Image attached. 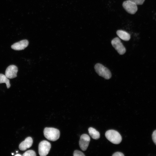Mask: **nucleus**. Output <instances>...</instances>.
Returning <instances> with one entry per match:
<instances>
[{"label":"nucleus","mask_w":156,"mask_h":156,"mask_svg":"<svg viewBox=\"0 0 156 156\" xmlns=\"http://www.w3.org/2000/svg\"><path fill=\"white\" fill-rule=\"evenodd\" d=\"M44 137L48 140L55 141L58 140L60 136L59 130L53 127H45L44 130Z\"/></svg>","instance_id":"obj_1"},{"label":"nucleus","mask_w":156,"mask_h":156,"mask_svg":"<svg viewBox=\"0 0 156 156\" xmlns=\"http://www.w3.org/2000/svg\"><path fill=\"white\" fill-rule=\"evenodd\" d=\"M105 136L109 141L115 144H119L122 140V137L120 134L114 130H109L106 131Z\"/></svg>","instance_id":"obj_2"},{"label":"nucleus","mask_w":156,"mask_h":156,"mask_svg":"<svg viewBox=\"0 0 156 156\" xmlns=\"http://www.w3.org/2000/svg\"><path fill=\"white\" fill-rule=\"evenodd\" d=\"M94 68L96 72L99 76L107 79L111 78L112 74L110 71L102 64L97 63L95 65Z\"/></svg>","instance_id":"obj_3"},{"label":"nucleus","mask_w":156,"mask_h":156,"mask_svg":"<svg viewBox=\"0 0 156 156\" xmlns=\"http://www.w3.org/2000/svg\"><path fill=\"white\" fill-rule=\"evenodd\" d=\"M51 148V144L46 140L41 141L38 145V153L40 156H46Z\"/></svg>","instance_id":"obj_4"},{"label":"nucleus","mask_w":156,"mask_h":156,"mask_svg":"<svg viewBox=\"0 0 156 156\" xmlns=\"http://www.w3.org/2000/svg\"><path fill=\"white\" fill-rule=\"evenodd\" d=\"M122 5L125 10L128 13L131 14H135L138 10L137 5L129 0L124 1Z\"/></svg>","instance_id":"obj_5"},{"label":"nucleus","mask_w":156,"mask_h":156,"mask_svg":"<svg viewBox=\"0 0 156 156\" xmlns=\"http://www.w3.org/2000/svg\"><path fill=\"white\" fill-rule=\"evenodd\" d=\"M111 43L113 47L119 54L122 55L125 53L126 49L119 38L118 37L115 38L112 40Z\"/></svg>","instance_id":"obj_6"},{"label":"nucleus","mask_w":156,"mask_h":156,"mask_svg":"<svg viewBox=\"0 0 156 156\" xmlns=\"http://www.w3.org/2000/svg\"><path fill=\"white\" fill-rule=\"evenodd\" d=\"M90 141V137L87 134H84L81 135L79 143L80 147L82 151H85L86 150Z\"/></svg>","instance_id":"obj_7"},{"label":"nucleus","mask_w":156,"mask_h":156,"mask_svg":"<svg viewBox=\"0 0 156 156\" xmlns=\"http://www.w3.org/2000/svg\"><path fill=\"white\" fill-rule=\"evenodd\" d=\"M18 71L17 67L13 65L9 66L5 71V75L9 79H12L17 77V73Z\"/></svg>","instance_id":"obj_8"},{"label":"nucleus","mask_w":156,"mask_h":156,"mask_svg":"<svg viewBox=\"0 0 156 156\" xmlns=\"http://www.w3.org/2000/svg\"><path fill=\"white\" fill-rule=\"evenodd\" d=\"M29 42L27 40H23L16 42L12 45V49L16 51L24 49L28 46Z\"/></svg>","instance_id":"obj_9"},{"label":"nucleus","mask_w":156,"mask_h":156,"mask_svg":"<svg viewBox=\"0 0 156 156\" xmlns=\"http://www.w3.org/2000/svg\"><path fill=\"white\" fill-rule=\"evenodd\" d=\"M33 142V140L32 138L30 137H28L20 144L19 146V149L22 151H25L32 146Z\"/></svg>","instance_id":"obj_10"},{"label":"nucleus","mask_w":156,"mask_h":156,"mask_svg":"<svg viewBox=\"0 0 156 156\" xmlns=\"http://www.w3.org/2000/svg\"><path fill=\"white\" fill-rule=\"evenodd\" d=\"M116 34L120 38L125 41H128L130 39V34L127 32L122 30H118Z\"/></svg>","instance_id":"obj_11"},{"label":"nucleus","mask_w":156,"mask_h":156,"mask_svg":"<svg viewBox=\"0 0 156 156\" xmlns=\"http://www.w3.org/2000/svg\"><path fill=\"white\" fill-rule=\"evenodd\" d=\"M88 131L90 135L93 139L97 140L100 138V134L99 132L95 129L92 127H89Z\"/></svg>","instance_id":"obj_12"},{"label":"nucleus","mask_w":156,"mask_h":156,"mask_svg":"<svg viewBox=\"0 0 156 156\" xmlns=\"http://www.w3.org/2000/svg\"><path fill=\"white\" fill-rule=\"evenodd\" d=\"M5 83L6 85L7 88L8 89L10 87V80L5 75L2 74H0V83Z\"/></svg>","instance_id":"obj_13"},{"label":"nucleus","mask_w":156,"mask_h":156,"mask_svg":"<svg viewBox=\"0 0 156 156\" xmlns=\"http://www.w3.org/2000/svg\"><path fill=\"white\" fill-rule=\"evenodd\" d=\"M23 156H36V154L33 150H29L26 151L23 155Z\"/></svg>","instance_id":"obj_14"},{"label":"nucleus","mask_w":156,"mask_h":156,"mask_svg":"<svg viewBox=\"0 0 156 156\" xmlns=\"http://www.w3.org/2000/svg\"><path fill=\"white\" fill-rule=\"evenodd\" d=\"M74 156H84L85 155L81 151L76 150L74 151L73 153Z\"/></svg>","instance_id":"obj_15"},{"label":"nucleus","mask_w":156,"mask_h":156,"mask_svg":"<svg viewBox=\"0 0 156 156\" xmlns=\"http://www.w3.org/2000/svg\"><path fill=\"white\" fill-rule=\"evenodd\" d=\"M134 3L137 5H142L144 3L145 0H129Z\"/></svg>","instance_id":"obj_16"},{"label":"nucleus","mask_w":156,"mask_h":156,"mask_svg":"<svg viewBox=\"0 0 156 156\" xmlns=\"http://www.w3.org/2000/svg\"><path fill=\"white\" fill-rule=\"evenodd\" d=\"M152 137L153 141L156 145V130H155L153 132Z\"/></svg>","instance_id":"obj_17"},{"label":"nucleus","mask_w":156,"mask_h":156,"mask_svg":"<svg viewBox=\"0 0 156 156\" xmlns=\"http://www.w3.org/2000/svg\"><path fill=\"white\" fill-rule=\"evenodd\" d=\"M112 156H124V155L122 153L117 152L114 153L112 155Z\"/></svg>","instance_id":"obj_18"},{"label":"nucleus","mask_w":156,"mask_h":156,"mask_svg":"<svg viewBox=\"0 0 156 156\" xmlns=\"http://www.w3.org/2000/svg\"><path fill=\"white\" fill-rule=\"evenodd\" d=\"M21 156V155H20L18 154L15 155V156Z\"/></svg>","instance_id":"obj_19"},{"label":"nucleus","mask_w":156,"mask_h":156,"mask_svg":"<svg viewBox=\"0 0 156 156\" xmlns=\"http://www.w3.org/2000/svg\"><path fill=\"white\" fill-rule=\"evenodd\" d=\"M13 154H14L13 153H12V155H13Z\"/></svg>","instance_id":"obj_20"}]
</instances>
